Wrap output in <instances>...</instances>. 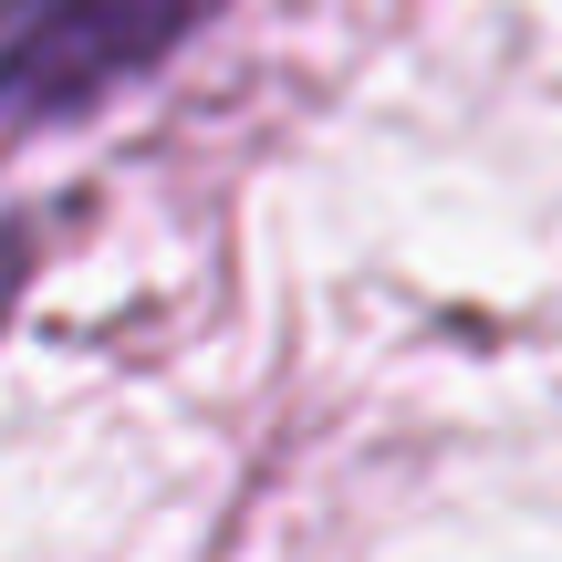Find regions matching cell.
Instances as JSON below:
<instances>
[{
    "instance_id": "1",
    "label": "cell",
    "mask_w": 562,
    "mask_h": 562,
    "mask_svg": "<svg viewBox=\"0 0 562 562\" xmlns=\"http://www.w3.org/2000/svg\"><path fill=\"white\" fill-rule=\"evenodd\" d=\"M229 0H0V136L63 125L157 83Z\"/></svg>"
},
{
    "instance_id": "2",
    "label": "cell",
    "mask_w": 562,
    "mask_h": 562,
    "mask_svg": "<svg viewBox=\"0 0 562 562\" xmlns=\"http://www.w3.org/2000/svg\"><path fill=\"white\" fill-rule=\"evenodd\" d=\"M32 271H42V220H21V209H0V334H11L21 292H32Z\"/></svg>"
}]
</instances>
